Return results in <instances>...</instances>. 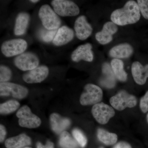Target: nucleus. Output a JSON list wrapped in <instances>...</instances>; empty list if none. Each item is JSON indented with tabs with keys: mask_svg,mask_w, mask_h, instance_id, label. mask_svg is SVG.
I'll use <instances>...</instances> for the list:
<instances>
[{
	"mask_svg": "<svg viewBox=\"0 0 148 148\" xmlns=\"http://www.w3.org/2000/svg\"><path fill=\"white\" fill-rule=\"evenodd\" d=\"M105 78L101 80V84L108 88H112L115 84V76L108 63H105L102 67Z\"/></svg>",
	"mask_w": 148,
	"mask_h": 148,
	"instance_id": "4be33fe9",
	"label": "nucleus"
},
{
	"mask_svg": "<svg viewBox=\"0 0 148 148\" xmlns=\"http://www.w3.org/2000/svg\"><path fill=\"white\" fill-rule=\"evenodd\" d=\"M27 43L22 39H14L4 42L1 45V50L6 57H10L21 54L26 50Z\"/></svg>",
	"mask_w": 148,
	"mask_h": 148,
	"instance_id": "0eeeda50",
	"label": "nucleus"
},
{
	"mask_svg": "<svg viewBox=\"0 0 148 148\" xmlns=\"http://www.w3.org/2000/svg\"><path fill=\"white\" fill-rule=\"evenodd\" d=\"M38 15L46 29L56 30L61 25V20L59 16L48 5H44L41 7Z\"/></svg>",
	"mask_w": 148,
	"mask_h": 148,
	"instance_id": "f03ea898",
	"label": "nucleus"
},
{
	"mask_svg": "<svg viewBox=\"0 0 148 148\" xmlns=\"http://www.w3.org/2000/svg\"><path fill=\"white\" fill-rule=\"evenodd\" d=\"M113 148H132V147L126 142H120L114 146Z\"/></svg>",
	"mask_w": 148,
	"mask_h": 148,
	"instance_id": "2f4dec72",
	"label": "nucleus"
},
{
	"mask_svg": "<svg viewBox=\"0 0 148 148\" xmlns=\"http://www.w3.org/2000/svg\"><path fill=\"white\" fill-rule=\"evenodd\" d=\"M31 144V138L25 134L8 138L5 142V146L7 148H21Z\"/></svg>",
	"mask_w": 148,
	"mask_h": 148,
	"instance_id": "aec40b11",
	"label": "nucleus"
},
{
	"mask_svg": "<svg viewBox=\"0 0 148 148\" xmlns=\"http://www.w3.org/2000/svg\"><path fill=\"white\" fill-rule=\"evenodd\" d=\"M110 102L114 108L122 111L127 108L135 107L137 105V99L134 95L129 94L125 90H122L111 97Z\"/></svg>",
	"mask_w": 148,
	"mask_h": 148,
	"instance_id": "20e7f679",
	"label": "nucleus"
},
{
	"mask_svg": "<svg viewBox=\"0 0 148 148\" xmlns=\"http://www.w3.org/2000/svg\"><path fill=\"white\" fill-rule=\"evenodd\" d=\"M21 148H32L29 147H26Z\"/></svg>",
	"mask_w": 148,
	"mask_h": 148,
	"instance_id": "c9c22d12",
	"label": "nucleus"
},
{
	"mask_svg": "<svg viewBox=\"0 0 148 148\" xmlns=\"http://www.w3.org/2000/svg\"><path fill=\"white\" fill-rule=\"evenodd\" d=\"M28 89L20 85L11 82L0 84V95L1 96H12L14 98L21 99L28 95Z\"/></svg>",
	"mask_w": 148,
	"mask_h": 148,
	"instance_id": "6e6552de",
	"label": "nucleus"
},
{
	"mask_svg": "<svg viewBox=\"0 0 148 148\" xmlns=\"http://www.w3.org/2000/svg\"><path fill=\"white\" fill-rule=\"evenodd\" d=\"M30 21V15L26 12H21L17 15L15 21L14 34L16 36L24 35L27 31Z\"/></svg>",
	"mask_w": 148,
	"mask_h": 148,
	"instance_id": "6ab92c4d",
	"label": "nucleus"
},
{
	"mask_svg": "<svg viewBox=\"0 0 148 148\" xmlns=\"http://www.w3.org/2000/svg\"><path fill=\"white\" fill-rule=\"evenodd\" d=\"M91 113L96 121L101 124H106L115 115V111L111 106L103 103L93 105Z\"/></svg>",
	"mask_w": 148,
	"mask_h": 148,
	"instance_id": "1a4fd4ad",
	"label": "nucleus"
},
{
	"mask_svg": "<svg viewBox=\"0 0 148 148\" xmlns=\"http://www.w3.org/2000/svg\"><path fill=\"white\" fill-rule=\"evenodd\" d=\"M134 51L133 47L129 44L122 43L115 46L109 51L111 57L116 59L129 58Z\"/></svg>",
	"mask_w": 148,
	"mask_h": 148,
	"instance_id": "a211bd4d",
	"label": "nucleus"
},
{
	"mask_svg": "<svg viewBox=\"0 0 148 148\" xmlns=\"http://www.w3.org/2000/svg\"><path fill=\"white\" fill-rule=\"evenodd\" d=\"M58 29L56 30H48L42 29L40 33V37L42 40L46 42L53 41Z\"/></svg>",
	"mask_w": 148,
	"mask_h": 148,
	"instance_id": "a878e982",
	"label": "nucleus"
},
{
	"mask_svg": "<svg viewBox=\"0 0 148 148\" xmlns=\"http://www.w3.org/2000/svg\"><path fill=\"white\" fill-rule=\"evenodd\" d=\"M51 125L52 130L56 134H61L71 125L70 119L62 117L56 113H53L50 117Z\"/></svg>",
	"mask_w": 148,
	"mask_h": 148,
	"instance_id": "f3484780",
	"label": "nucleus"
},
{
	"mask_svg": "<svg viewBox=\"0 0 148 148\" xmlns=\"http://www.w3.org/2000/svg\"><path fill=\"white\" fill-rule=\"evenodd\" d=\"M18 119V124L22 127L35 128L39 127L41 123L40 118L33 114L27 106H24L18 110L16 113Z\"/></svg>",
	"mask_w": 148,
	"mask_h": 148,
	"instance_id": "39448f33",
	"label": "nucleus"
},
{
	"mask_svg": "<svg viewBox=\"0 0 148 148\" xmlns=\"http://www.w3.org/2000/svg\"><path fill=\"white\" fill-rule=\"evenodd\" d=\"M111 66L116 78L120 81H126L127 79V74L124 69V64L119 59L114 58L111 62Z\"/></svg>",
	"mask_w": 148,
	"mask_h": 148,
	"instance_id": "412c9836",
	"label": "nucleus"
},
{
	"mask_svg": "<svg viewBox=\"0 0 148 148\" xmlns=\"http://www.w3.org/2000/svg\"><path fill=\"white\" fill-rule=\"evenodd\" d=\"M92 46L90 43H86L79 46L73 51L71 59L74 62H78L81 60L92 62L93 59Z\"/></svg>",
	"mask_w": 148,
	"mask_h": 148,
	"instance_id": "4468645a",
	"label": "nucleus"
},
{
	"mask_svg": "<svg viewBox=\"0 0 148 148\" xmlns=\"http://www.w3.org/2000/svg\"><path fill=\"white\" fill-rule=\"evenodd\" d=\"M37 148H54L53 144L52 142L48 141L45 145H43L41 143H38L37 144Z\"/></svg>",
	"mask_w": 148,
	"mask_h": 148,
	"instance_id": "473e14b6",
	"label": "nucleus"
},
{
	"mask_svg": "<svg viewBox=\"0 0 148 148\" xmlns=\"http://www.w3.org/2000/svg\"><path fill=\"white\" fill-rule=\"evenodd\" d=\"M20 106L18 101L10 100L2 103L0 105V112L1 114H9L13 112Z\"/></svg>",
	"mask_w": 148,
	"mask_h": 148,
	"instance_id": "393cba45",
	"label": "nucleus"
},
{
	"mask_svg": "<svg viewBox=\"0 0 148 148\" xmlns=\"http://www.w3.org/2000/svg\"><path fill=\"white\" fill-rule=\"evenodd\" d=\"M118 30L117 25L112 21H108L103 25L102 31L96 33L95 39L101 45L108 44L112 40L113 35Z\"/></svg>",
	"mask_w": 148,
	"mask_h": 148,
	"instance_id": "f8f14e48",
	"label": "nucleus"
},
{
	"mask_svg": "<svg viewBox=\"0 0 148 148\" xmlns=\"http://www.w3.org/2000/svg\"><path fill=\"white\" fill-rule=\"evenodd\" d=\"M51 4L56 13L61 16H75L79 13V8L72 1L53 0Z\"/></svg>",
	"mask_w": 148,
	"mask_h": 148,
	"instance_id": "423d86ee",
	"label": "nucleus"
},
{
	"mask_svg": "<svg viewBox=\"0 0 148 148\" xmlns=\"http://www.w3.org/2000/svg\"><path fill=\"white\" fill-rule=\"evenodd\" d=\"M72 134L79 145L82 147H84L87 144V140L83 133L79 129L75 128L73 130Z\"/></svg>",
	"mask_w": 148,
	"mask_h": 148,
	"instance_id": "bb28decb",
	"label": "nucleus"
},
{
	"mask_svg": "<svg viewBox=\"0 0 148 148\" xmlns=\"http://www.w3.org/2000/svg\"><path fill=\"white\" fill-rule=\"evenodd\" d=\"M131 71L132 77L137 84H145L148 78V64L143 66L138 61H135L132 64Z\"/></svg>",
	"mask_w": 148,
	"mask_h": 148,
	"instance_id": "2eb2a0df",
	"label": "nucleus"
},
{
	"mask_svg": "<svg viewBox=\"0 0 148 148\" xmlns=\"http://www.w3.org/2000/svg\"><path fill=\"white\" fill-rule=\"evenodd\" d=\"M74 36L73 31L69 27L64 26L58 29L52 42L56 46L65 45L73 39Z\"/></svg>",
	"mask_w": 148,
	"mask_h": 148,
	"instance_id": "dca6fc26",
	"label": "nucleus"
},
{
	"mask_svg": "<svg viewBox=\"0 0 148 148\" xmlns=\"http://www.w3.org/2000/svg\"><path fill=\"white\" fill-rule=\"evenodd\" d=\"M12 71L8 67L3 65L0 66V82L1 83L8 82L12 77Z\"/></svg>",
	"mask_w": 148,
	"mask_h": 148,
	"instance_id": "cd10ccee",
	"label": "nucleus"
},
{
	"mask_svg": "<svg viewBox=\"0 0 148 148\" xmlns=\"http://www.w3.org/2000/svg\"><path fill=\"white\" fill-rule=\"evenodd\" d=\"M147 123H148V114H147Z\"/></svg>",
	"mask_w": 148,
	"mask_h": 148,
	"instance_id": "f704fd0d",
	"label": "nucleus"
},
{
	"mask_svg": "<svg viewBox=\"0 0 148 148\" xmlns=\"http://www.w3.org/2000/svg\"><path fill=\"white\" fill-rule=\"evenodd\" d=\"M100 148H103V147H100Z\"/></svg>",
	"mask_w": 148,
	"mask_h": 148,
	"instance_id": "e433bc0d",
	"label": "nucleus"
},
{
	"mask_svg": "<svg viewBox=\"0 0 148 148\" xmlns=\"http://www.w3.org/2000/svg\"><path fill=\"white\" fill-rule=\"evenodd\" d=\"M6 135V131L5 127L3 125L1 124L0 125V141H1V143H2L4 140Z\"/></svg>",
	"mask_w": 148,
	"mask_h": 148,
	"instance_id": "7c9ffc66",
	"label": "nucleus"
},
{
	"mask_svg": "<svg viewBox=\"0 0 148 148\" xmlns=\"http://www.w3.org/2000/svg\"><path fill=\"white\" fill-rule=\"evenodd\" d=\"M30 1L33 3H36L38 2L39 1H38V0H32V1Z\"/></svg>",
	"mask_w": 148,
	"mask_h": 148,
	"instance_id": "72a5a7b5",
	"label": "nucleus"
},
{
	"mask_svg": "<svg viewBox=\"0 0 148 148\" xmlns=\"http://www.w3.org/2000/svg\"><path fill=\"white\" fill-rule=\"evenodd\" d=\"M59 144L62 148H77V144L69 132L64 131L61 133Z\"/></svg>",
	"mask_w": 148,
	"mask_h": 148,
	"instance_id": "b1692460",
	"label": "nucleus"
},
{
	"mask_svg": "<svg viewBox=\"0 0 148 148\" xmlns=\"http://www.w3.org/2000/svg\"><path fill=\"white\" fill-rule=\"evenodd\" d=\"M140 108L144 113L148 112V90L140 99Z\"/></svg>",
	"mask_w": 148,
	"mask_h": 148,
	"instance_id": "c756f323",
	"label": "nucleus"
},
{
	"mask_svg": "<svg viewBox=\"0 0 148 148\" xmlns=\"http://www.w3.org/2000/svg\"><path fill=\"white\" fill-rule=\"evenodd\" d=\"M98 140L106 145H112L116 143L117 136L115 133H111L106 130L99 128L97 130Z\"/></svg>",
	"mask_w": 148,
	"mask_h": 148,
	"instance_id": "5701e85b",
	"label": "nucleus"
},
{
	"mask_svg": "<svg viewBox=\"0 0 148 148\" xmlns=\"http://www.w3.org/2000/svg\"><path fill=\"white\" fill-rule=\"evenodd\" d=\"M74 29L77 38L81 40L87 39L92 32L91 25L88 22L84 15H81L77 18L74 24Z\"/></svg>",
	"mask_w": 148,
	"mask_h": 148,
	"instance_id": "ddd939ff",
	"label": "nucleus"
},
{
	"mask_svg": "<svg viewBox=\"0 0 148 148\" xmlns=\"http://www.w3.org/2000/svg\"><path fill=\"white\" fill-rule=\"evenodd\" d=\"M14 64L21 71H30L38 67L39 60L36 54L26 52L17 56L14 59Z\"/></svg>",
	"mask_w": 148,
	"mask_h": 148,
	"instance_id": "9d476101",
	"label": "nucleus"
},
{
	"mask_svg": "<svg viewBox=\"0 0 148 148\" xmlns=\"http://www.w3.org/2000/svg\"><path fill=\"white\" fill-rule=\"evenodd\" d=\"M103 97L102 89L96 85L87 84L80 98V103L84 106L94 105L100 103Z\"/></svg>",
	"mask_w": 148,
	"mask_h": 148,
	"instance_id": "7ed1b4c3",
	"label": "nucleus"
},
{
	"mask_svg": "<svg viewBox=\"0 0 148 148\" xmlns=\"http://www.w3.org/2000/svg\"><path fill=\"white\" fill-rule=\"evenodd\" d=\"M137 3L141 14L148 20V0H138Z\"/></svg>",
	"mask_w": 148,
	"mask_h": 148,
	"instance_id": "c85d7f7f",
	"label": "nucleus"
},
{
	"mask_svg": "<svg viewBox=\"0 0 148 148\" xmlns=\"http://www.w3.org/2000/svg\"><path fill=\"white\" fill-rule=\"evenodd\" d=\"M141 14L137 2L129 1L121 8L114 11L111 14L112 21L118 26L135 24L140 20Z\"/></svg>",
	"mask_w": 148,
	"mask_h": 148,
	"instance_id": "f257e3e1",
	"label": "nucleus"
},
{
	"mask_svg": "<svg viewBox=\"0 0 148 148\" xmlns=\"http://www.w3.org/2000/svg\"><path fill=\"white\" fill-rule=\"evenodd\" d=\"M48 68L45 66H38L29 71L23 76L24 81L28 84L39 83L43 81L48 76Z\"/></svg>",
	"mask_w": 148,
	"mask_h": 148,
	"instance_id": "9b49d317",
	"label": "nucleus"
}]
</instances>
